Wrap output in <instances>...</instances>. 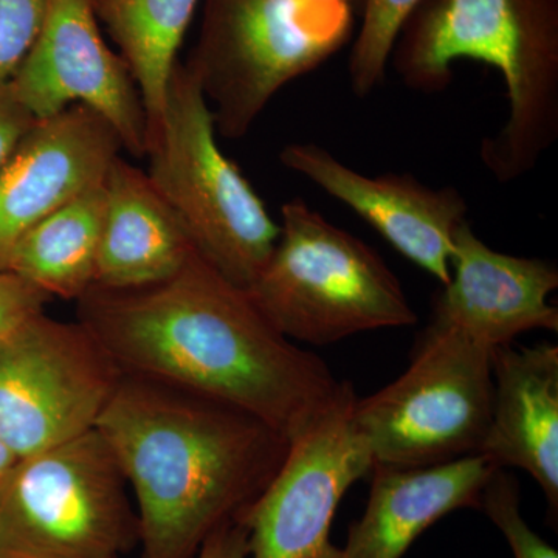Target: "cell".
<instances>
[{"mask_svg":"<svg viewBox=\"0 0 558 558\" xmlns=\"http://www.w3.org/2000/svg\"><path fill=\"white\" fill-rule=\"evenodd\" d=\"M76 304V319L123 374L234 407L289 442L330 409L347 384L317 354L278 332L247 292L197 252L167 281L92 288Z\"/></svg>","mask_w":558,"mask_h":558,"instance_id":"1","label":"cell"},{"mask_svg":"<svg viewBox=\"0 0 558 558\" xmlns=\"http://www.w3.org/2000/svg\"><path fill=\"white\" fill-rule=\"evenodd\" d=\"M95 429L134 492L140 558H196L266 490L290 446L244 411L132 374Z\"/></svg>","mask_w":558,"mask_h":558,"instance_id":"2","label":"cell"},{"mask_svg":"<svg viewBox=\"0 0 558 558\" xmlns=\"http://www.w3.org/2000/svg\"><path fill=\"white\" fill-rule=\"evenodd\" d=\"M464 58L505 78L509 117L480 157L498 182L519 180L558 138V0H422L389 61L405 86L433 94Z\"/></svg>","mask_w":558,"mask_h":558,"instance_id":"3","label":"cell"},{"mask_svg":"<svg viewBox=\"0 0 558 558\" xmlns=\"http://www.w3.org/2000/svg\"><path fill=\"white\" fill-rule=\"evenodd\" d=\"M245 292L278 332L314 347L417 323L379 253L301 199L282 205L277 245Z\"/></svg>","mask_w":558,"mask_h":558,"instance_id":"4","label":"cell"},{"mask_svg":"<svg viewBox=\"0 0 558 558\" xmlns=\"http://www.w3.org/2000/svg\"><path fill=\"white\" fill-rule=\"evenodd\" d=\"M146 156L150 182L196 252L234 286L247 289L269 260L279 226L240 168L223 156L207 98L180 62Z\"/></svg>","mask_w":558,"mask_h":558,"instance_id":"5","label":"cell"},{"mask_svg":"<svg viewBox=\"0 0 558 558\" xmlns=\"http://www.w3.org/2000/svg\"><path fill=\"white\" fill-rule=\"evenodd\" d=\"M347 0H204L186 69L222 137H245L290 81L329 60L352 35Z\"/></svg>","mask_w":558,"mask_h":558,"instance_id":"6","label":"cell"},{"mask_svg":"<svg viewBox=\"0 0 558 558\" xmlns=\"http://www.w3.org/2000/svg\"><path fill=\"white\" fill-rule=\"evenodd\" d=\"M494 349L429 323L409 369L355 400L352 424L374 469L429 468L478 454L494 403Z\"/></svg>","mask_w":558,"mask_h":558,"instance_id":"7","label":"cell"},{"mask_svg":"<svg viewBox=\"0 0 558 558\" xmlns=\"http://www.w3.org/2000/svg\"><path fill=\"white\" fill-rule=\"evenodd\" d=\"M97 429L21 458L0 481L2 558H120L137 548V510Z\"/></svg>","mask_w":558,"mask_h":558,"instance_id":"8","label":"cell"},{"mask_svg":"<svg viewBox=\"0 0 558 558\" xmlns=\"http://www.w3.org/2000/svg\"><path fill=\"white\" fill-rule=\"evenodd\" d=\"M123 371L89 330L40 314L0 343V439L27 458L90 432Z\"/></svg>","mask_w":558,"mask_h":558,"instance_id":"9","label":"cell"},{"mask_svg":"<svg viewBox=\"0 0 558 558\" xmlns=\"http://www.w3.org/2000/svg\"><path fill=\"white\" fill-rule=\"evenodd\" d=\"M354 387L301 435L266 490L240 520L248 529V558H332L330 526L348 488L373 472V458L352 424Z\"/></svg>","mask_w":558,"mask_h":558,"instance_id":"10","label":"cell"},{"mask_svg":"<svg viewBox=\"0 0 558 558\" xmlns=\"http://www.w3.org/2000/svg\"><path fill=\"white\" fill-rule=\"evenodd\" d=\"M9 83L36 120L87 106L108 121L131 156L148 154V120L137 84L102 39L90 0H49L38 38Z\"/></svg>","mask_w":558,"mask_h":558,"instance_id":"11","label":"cell"},{"mask_svg":"<svg viewBox=\"0 0 558 558\" xmlns=\"http://www.w3.org/2000/svg\"><path fill=\"white\" fill-rule=\"evenodd\" d=\"M121 149L113 128L87 106L33 123L0 167V271L36 223L105 182Z\"/></svg>","mask_w":558,"mask_h":558,"instance_id":"12","label":"cell"},{"mask_svg":"<svg viewBox=\"0 0 558 558\" xmlns=\"http://www.w3.org/2000/svg\"><path fill=\"white\" fill-rule=\"evenodd\" d=\"M279 161L357 213L440 284L450 281L454 236L469 211L454 186L433 190L414 175L395 172L369 178L315 143H290Z\"/></svg>","mask_w":558,"mask_h":558,"instance_id":"13","label":"cell"},{"mask_svg":"<svg viewBox=\"0 0 558 558\" xmlns=\"http://www.w3.org/2000/svg\"><path fill=\"white\" fill-rule=\"evenodd\" d=\"M558 288L550 260L520 258L488 247L465 220L454 236L450 281L433 307V325L468 333L498 348L527 330L557 332L558 311L549 295Z\"/></svg>","mask_w":558,"mask_h":558,"instance_id":"14","label":"cell"},{"mask_svg":"<svg viewBox=\"0 0 558 558\" xmlns=\"http://www.w3.org/2000/svg\"><path fill=\"white\" fill-rule=\"evenodd\" d=\"M494 403L480 453L498 469L517 468L532 476L558 513V348L494 349Z\"/></svg>","mask_w":558,"mask_h":558,"instance_id":"15","label":"cell"},{"mask_svg":"<svg viewBox=\"0 0 558 558\" xmlns=\"http://www.w3.org/2000/svg\"><path fill=\"white\" fill-rule=\"evenodd\" d=\"M498 468L484 454L418 469L373 470L365 512L332 558H402L428 527L459 509H481Z\"/></svg>","mask_w":558,"mask_h":558,"instance_id":"16","label":"cell"},{"mask_svg":"<svg viewBox=\"0 0 558 558\" xmlns=\"http://www.w3.org/2000/svg\"><path fill=\"white\" fill-rule=\"evenodd\" d=\"M196 253L148 172L121 157L105 179V216L94 288L128 290L178 275Z\"/></svg>","mask_w":558,"mask_h":558,"instance_id":"17","label":"cell"},{"mask_svg":"<svg viewBox=\"0 0 558 558\" xmlns=\"http://www.w3.org/2000/svg\"><path fill=\"white\" fill-rule=\"evenodd\" d=\"M98 22L131 70L148 120V145L160 128L168 84L199 0H90Z\"/></svg>","mask_w":558,"mask_h":558,"instance_id":"18","label":"cell"},{"mask_svg":"<svg viewBox=\"0 0 558 558\" xmlns=\"http://www.w3.org/2000/svg\"><path fill=\"white\" fill-rule=\"evenodd\" d=\"M102 216L105 182L28 230L11 253L9 271L53 300H80L95 286Z\"/></svg>","mask_w":558,"mask_h":558,"instance_id":"19","label":"cell"},{"mask_svg":"<svg viewBox=\"0 0 558 558\" xmlns=\"http://www.w3.org/2000/svg\"><path fill=\"white\" fill-rule=\"evenodd\" d=\"M422 0H365L363 21L349 57V80L357 97L384 83L396 40Z\"/></svg>","mask_w":558,"mask_h":558,"instance_id":"20","label":"cell"},{"mask_svg":"<svg viewBox=\"0 0 558 558\" xmlns=\"http://www.w3.org/2000/svg\"><path fill=\"white\" fill-rule=\"evenodd\" d=\"M505 535L513 558H558L556 548L529 526L520 508L517 480L498 469L481 497V509Z\"/></svg>","mask_w":558,"mask_h":558,"instance_id":"21","label":"cell"},{"mask_svg":"<svg viewBox=\"0 0 558 558\" xmlns=\"http://www.w3.org/2000/svg\"><path fill=\"white\" fill-rule=\"evenodd\" d=\"M49 0H0V84L9 83L46 20Z\"/></svg>","mask_w":558,"mask_h":558,"instance_id":"22","label":"cell"},{"mask_svg":"<svg viewBox=\"0 0 558 558\" xmlns=\"http://www.w3.org/2000/svg\"><path fill=\"white\" fill-rule=\"evenodd\" d=\"M51 300L49 293L20 275L0 271V343L20 332L33 318L46 314Z\"/></svg>","mask_w":558,"mask_h":558,"instance_id":"23","label":"cell"},{"mask_svg":"<svg viewBox=\"0 0 558 558\" xmlns=\"http://www.w3.org/2000/svg\"><path fill=\"white\" fill-rule=\"evenodd\" d=\"M36 119L17 100L10 83L0 84V167Z\"/></svg>","mask_w":558,"mask_h":558,"instance_id":"24","label":"cell"},{"mask_svg":"<svg viewBox=\"0 0 558 558\" xmlns=\"http://www.w3.org/2000/svg\"><path fill=\"white\" fill-rule=\"evenodd\" d=\"M196 558H248V529L244 521L223 524L204 543Z\"/></svg>","mask_w":558,"mask_h":558,"instance_id":"25","label":"cell"},{"mask_svg":"<svg viewBox=\"0 0 558 558\" xmlns=\"http://www.w3.org/2000/svg\"><path fill=\"white\" fill-rule=\"evenodd\" d=\"M16 461L17 459L14 458V454L7 449L5 444L0 439V481L5 478L7 473L10 472V469L13 468L14 462Z\"/></svg>","mask_w":558,"mask_h":558,"instance_id":"26","label":"cell"},{"mask_svg":"<svg viewBox=\"0 0 558 558\" xmlns=\"http://www.w3.org/2000/svg\"><path fill=\"white\" fill-rule=\"evenodd\" d=\"M0 558H2V553H0Z\"/></svg>","mask_w":558,"mask_h":558,"instance_id":"27","label":"cell"},{"mask_svg":"<svg viewBox=\"0 0 558 558\" xmlns=\"http://www.w3.org/2000/svg\"><path fill=\"white\" fill-rule=\"evenodd\" d=\"M347 2H349V0H347Z\"/></svg>","mask_w":558,"mask_h":558,"instance_id":"28","label":"cell"}]
</instances>
